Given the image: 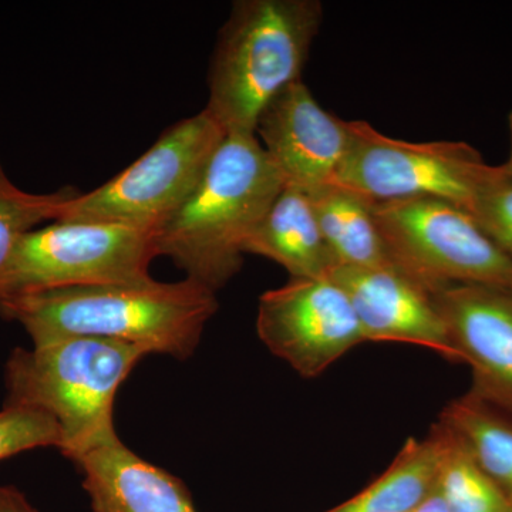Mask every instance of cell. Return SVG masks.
<instances>
[{
  "label": "cell",
  "instance_id": "277c9868",
  "mask_svg": "<svg viewBox=\"0 0 512 512\" xmlns=\"http://www.w3.org/2000/svg\"><path fill=\"white\" fill-rule=\"evenodd\" d=\"M147 350L120 340L76 338L13 350L6 404L36 407L62 427L63 456L74 461L117 436L114 400Z\"/></svg>",
  "mask_w": 512,
  "mask_h": 512
},
{
  "label": "cell",
  "instance_id": "2e32d148",
  "mask_svg": "<svg viewBox=\"0 0 512 512\" xmlns=\"http://www.w3.org/2000/svg\"><path fill=\"white\" fill-rule=\"evenodd\" d=\"M443 450V431L436 424L426 439L407 440L382 476L325 512L409 511L436 488Z\"/></svg>",
  "mask_w": 512,
  "mask_h": 512
},
{
  "label": "cell",
  "instance_id": "8992f818",
  "mask_svg": "<svg viewBox=\"0 0 512 512\" xmlns=\"http://www.w3.org/2000/svg\"><path fill=\"white\" fill-rule=\"evenodd\" d=\"M375 217L394 266L426 291L468 284L512 289L511 259L466 208L406 198L375 202Z\"/></svg>",
  "mask_w": 512,
  "mask_h": 512
},
{
  "label": "cell",
  "instance_id": "5b68a950",
  "mask_svg": "<svg viewBox=\"0 0 512 512\" xmlns=\"http://www.w3.org/2000/svg\"><path fill=\"white\" fill-rule=\"evenodd\" d=\"M227 131L207 109L177 121L146 153L106 184L64 202L59 221H93L156 232L173 217Z\"/></svg>",
  "mask_w": 512,
  "mask_h": 512
},
{
  "label": "cell",
  "instance_id": "e0dca14e",
  "mask_svg": "<svg viewBox=\"0 0 512 512\" xmlns=\"http://www.w3.org/2000/svg\"><path fill=\"white\" fill-rule=\"evenodd\" d=\"M439 423L512 503V419L468 392L444 407Z\"/></svg>",
  "mask_w": 512,
  "mask_h": 512
},
{
  "label": "cell",
  "instance_id": "7c38bea8",
  "mask_svg": "<svg viewBox=\"0 0 512 512\" xmlns=\"http://www.w3.org/2000/svg\"><path fill=\"white\" fill-rule=\"evenodd\" d=\"M329 278L348 295L366 342L413 343L463 363L431 293L403 272L336 266Z\"/></svg>",
  "mask_w": 512,
  "mask_h": 512
},
{
  "label": "cell",
  "instance_id": "ac0fdd59",
  "mask_svg": "<svg viewBox=\"0 0 512 512\" xmlns=\"http://www.w3.org/2000/svg\"><path fill=\"white\" fill-rule=\"evenodd\" d=\"M437 424L444 439L437 490L448 512H512L510 498L477 466L461 441Z\"/></svg>",
  "mask_w": 512,
  "mask_h": 512
},
{
  "label": "cell",
  "instance_id": "7402d4cb",
  "mask_svg": "<svg viewBox=\"0 0 512 512\" xmlns=\"http://www.w3.org/2000/svg\"><path fill=\"white\" fill-rule=\"evenodd\" d=\"M0 512H39L18 488L0 485Z\"/></svg>",
  "mask_w": 512,
  "mask_h": 512
},
{
  "label": "cell",
  "instance_id": "ba28073f",
  "mask_svg": "<svg viewBox=\"0 0 512 512\" xmlns=\"http://www.w3.org/2000/svg\"><path fill=\"white\" fill-rule=\"evenodd\" d=\"M350 146L332 184L375 202L437 198L470 208L495 165L463 141L410 143L349 121Z\"/></svg>",
  "mask_w": 512,
  "mask_h": 512
},
{
  "label": "cell",
  "instance_id": "603a6c76",
  "mask_svg": "<svg viewBox=\"0 0 512 512\" xmlns=\"http://www.w3.org/2000/svg\"><path fill=\"white\" fill-rule=\"evenodd\" d=\"M406 512H448V508L436 484V488L423 501Z\"/></svg>",
  "mask_w": 512,
  "mask_h": 512
},
{
  "label": "cell",
  "instance_id": "9c48e42d",
  "mask_svg": "<svg viewBox=\"0 0 512 512\" xmlns=\"http://www.w3.org/2000/svg\"><path fill=\"white\" fill-rule=\"evenodd\" d=\"M256 330L303 377L322 375L366 342L348 295L329 278H291L259 299Z\"/></svg>",
  "mask_w": 512,
  "mask_h": 512
},
{
  "label": "cell",
  "instance_id": "44dd1931",
  "mask_svg": "<svg viewBox=\"0 0 512 512\" xmlns=\"http://www.w3.org/2000/svg\"><path fill=\"white\" fill-rule=\"evenodd\" d=\"M468 212L512 261V175L504 165H495Z\"/></svg>",
  "mask_w": 512,
  "mask_h": 512
},
{
  "label": "cell",
  "instance_id": "30bf717a",
  "mask_svg": "<svg viewBox=\"0 0 512 512\" xmlns=\"http://www.w3.org/2000/svg\"><path fill=\"white\" fill-rule=\"evenodd\" d=\"M255 136L284 184L306 192L333 183L350 146L349 121L323 109L302 80L265 107Z\"/></svg>",
  "mask_w": 512,
  "mask_h": 512
},
{
  "label": "cell",
  "instance_id": "cb8c5ba5",
  "mask_svg": "<svg viewBox=\"0 0 512 512\" xmlns=\"http://www.w3.org/2000/svg\"><path fill=\"white\" fill-rule=\"evenodd\" d=\"M508 127H510V141H511V150H510V158H508L507 163L503 164L505 168H507L508 173L512 175V111L510 113V117H508Z\"/></svg>",
  "mask_w": 512,
  "mask_h": 512
},
{
  "label": "cell",
  "instance_id": "5bb4252c",
  "mask_svg": "<svg viewBox=\"0 0 512 512\" xmlns=\"http://www.w3.org/2000/svg\"><path fill=\"white\" fill-rule=\"evenodd\" d=\"M245 254L284 266L291 278H328L335 261L320 231L311 195L284 185L244 245Z\"/></svg>",
  "mask_w": 512,
  "mask_h": 512
},
{
  "label": "cell",
  "instance_id": "ffe728a7",
  "mask_svg": "<svg viewBox=\"0 0 512 512\" xmlns=\"http://www.w3.org/2000/svg\"><path fill=\"white\" fill-rule=\"evenodd\" d=\"M62 427L36 407L6 404L0 410V461L37 447L62 448Z\"/></svg>",
  "mask_w": 512,
  "mask_h": 512
},
{
  "label": "cell",
  "instance_id": "7a4b0ae2",
  "mask_svg": "<svg viewBox=\"0 0 512 512\" xmlns=\"http://www.w3.org/2000/svg\"><path fill=\"white\" fill-rule=\"evenodd\" d=\"M284 185L255 134L228 133L190 197L154 232L157 255L217 293L238 274L245 242Z\"/></svg>",
  "mask_w": 512,
  "mask_h": 512
},
{
  "label": "cell",
  "instance_id": "52a82bcc",
  "mask_svg": "<svg viewBox=\"0 0 512 512\" xmlns=\"http://www.w3.org/2000/svg\"><path fill=\"white\" fill-rule=\"evenodd\" d=\"M153 232L93 221H55L20 241L0 301L73 286L136 284L157 258Z\"/></svg>",
  "mask_w": 512,
  "mask_h": 512
},
{
  "label": "cell",
  "instance_id": "6da1fadb",
  "mask_svg": "<svg viewBox=\"0 0 512 512\" xmlns=\"http://www.w3.org/2000/svg\"><path fill=\"white\" fill-rule=\"evenodd\" d=\"M217 309L215 292L187 278L73 286L0 301V315L28 330L33 346L87 336L180 360L194 353Z\"/></svg>",
  "mask_w": 512,
  "mask_h": 512
},
{
  "label": "cell",
  "instance_id": "8fae6325",
  "mask_svg": "<svg viewBox=\"0 0 512 512\" xmlns=\"http://www.w3.org/2000/svg\"><path fill=\"white\" fill-rule=\"evenodd\" d=\"M431 299L473 370L470 392L512 419V289L450 285Z\"/></svg>",
  "mask_w": 512,
  "mask_h": 512
},
{
  "label": "cell",
  "instance_id": "d6986e66",
  "mask_svg": "<svg viewBox=\"0 0 512 512\" xmlns=\"http://www.w3.org/2000/svg\"><path fill=\"white\" fill-rule=\"evenodd\" d=\"M76 191L30 194L10 181L0 164V284L23 238L42 222L59 221L62 207Z\"/></svg>",
  "mask_w": 512,
  "mask_h": 512
},
{
  "label": "cell",
  "instance_id": "3957f363",
  "mask_svg": "<svg viewBox=\"0 0 512 512\" xmlns=\"http://www.w3.org/2000/svg\"><path fill=\"white\" fill-rule=\"evenodd\" d=\"M322 20L319 0L232 5L212 53L205 106L227 134H255L265 107L301 80Z\"/></svg>",
  "mask_w": 512,
  "mask_h": 512
},
{
  "label": "cell",
  "instance_id": "4fadbf2b",
  "mask_svg": "<svg viewBox=\"0 0 512 512\" xmlns=\"http://www.w3.org/2000/svg\"><path fill=\"white\" fill-rule=\"evenodd\" d=\"M73 463L94 512H197L183 481L137 456L119 436Z\"/></svg>",
  "mask_w": 512,
  "mask_h": 512
},
{
  "label": "cell",
  "instance_id": "9a60e30c",
  "mask_svg": "<svg viewBox=\"0 0 512 512\" xmlns=\"http://www.w3.org/2000/svg\"><path fill=\"white\" fill-rule=\"evenodd\" d=\"M309 195L336 266L399 271L377 225L375 202L338 184L322 185Z\"/></svg>",
  "mask_w": 512,
  "mask_h": 512
}]
</instances>
